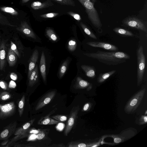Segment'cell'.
<instances>
[{
  "label": "cell",
  "instance_id": "17",
  "mask_svg": "<svg viewBox=\"0 0 147 147\" xmlns=\"http://www.w3.org/2000/svg\"><path fill=\"white\" fill-rule=\"evenodd\" d=\"M28 80V85L30 87L33 86L38 82V71L37 64H36Z\"/></svg>",
  "mask_w": 147,
  "mask_h": 147
},
{
  "label": "cell",
  "instance_id": "44",
  "mask_svg": "<svg viewBox=\"0 0 147 147\" xmlns=\"http://www.w3.org/2000/svg\"><path fill=\"white\" fill-rule=\"evenodd\" d=\"M9 141V139L3 140V141L1 143L0 146L4 147L7 144Z\"/></svg>",
  "mask_w": 147,
  "mask_h": 147
},
{
  "label": "cell",
  "instance_id": "31",
  "mask_svg": "<svg viewBox=\"0 0 147 147\" xmlns=\"http://www.w3.org/2000/svg\"><path fill=\"white\" fill-rule=\"evenodd\" d=\"M77 43L76 40L73 39L70 40L68 42L67 48L71 51H73L76 48Z\"/></svg>",
  "mask_w": 147,
  "mask_h": 147
},
{
  "label": "cell",
  "instance_id": "10",
  "mask_svg": "<svg viewBox=\"0 0 147 147\" xmlns=\"http://www.w3.org/2000/svg\"><path fill=\"white\" fill-rule=\"evenodd\" d=\"M56 94L55 90L47 93L39 100L35 107L36 111L38 110L48 104L55 97Z\"/></svg>",
  "mask_w": 147,
  "mask_h": 147
},
{
  "label": "cell",
  "instance_id": "12",
  "mask_svg": "<svg viewBox=\"0 0 147 147\" xmlns=\"http://www.w3.org/2000/svg\"><path fill=\"white\" fill-rule=\"evenodd\" d=\"M16 29L26 36L34 40L36 39V35L26 22H22L20 26Z\"/></svg>",
  "mask_w": 147,
  "mask_h": 147
},
{
  "label": "cell",
  "instance_id": "45",
  "mask_svg": "<svg viewBox=\"0 0 147 147\" xmlns=\"http://www.w3.org/2000/svg\"><path fill=\"white\" fill-rule=\"evenodd\" d=\"M11 78L13 80H16L17 79L16 74L14 73H12L10 75Z\"/></svg>",
  "mask_w": 147,
  "mask_h": 147
},
{
  "label": "cell",
  "instance_id": "26",
  "mask_svg": "<svg viewBox=\"0 0 147 147\" xmlns=\"http://www.w3.org/2000/svg\"><path fill=\"white\" fill-rule=\"evenodd\" d=\"M69 63V60L67 59L61 65L59 73V77L60 78H62L65 74L67 69Z\"/></svg>",
  "mask_w": 147,
  "mask_h": 147
},
{
  "label": "cell",
  "instance_id": "3",
  "mask_svg": "<svg viewBox=\"0 0 147 147\" xmlns=\"http://www.w3.org/2000/svg\"><path fill=\"white\" fill-rule=\"evenodd\" d=\"M86 9L90 20L93 26L98 28H100L102 24L96 10L94 6V3L87 0H78Z\"/></svg>",
  "mask_w": 147,
  "mask_h": 147
},
{
  "label": "cell",
  "instance_id": "33",
  "mask_svg": "<svg viewBox=\"0 0 147 147\" xmlns=\"http://www.w3.org/2000/svg\"><path fill=\"white\" fill-rule=\"evenodd\" d=\"M11 94L9 92L4 91L0 93V100L2 101L7 100L11 98Z\"/></svg>",
  "mask_w": 147,
  "mask_h": 147
},
{
  "label": "cell",
  "instance_id": "48",
  "mask_svg": "<svg viewBox=\"0 0 147 147\" xmlns=\"http://www.w3.org/2000/svg\"><path fill=\"white\" fill-rule=\"evenodd\" d=\"M147 110L146 111V113H145V115H146L147 114Z\"/></svg>",
  "mask_w": 147,
  "mask_h": 147
},
{
  "label": "cell",
  "instance_id": "14",
  "mask_svg": "<svg viewBox=\"0 0 147 147\" xmlns=\"http://www.w3.org/2000/svg\"><path fill=\"white\" fill-rule=\"evenodd\" d=\"M57 109L56 108H55L47 115L41 117L38 122V124L40 125H50L57 124L59 123V121L50 117L51 115L56 111Z\"/></svg>",
  "mask_w": 147,
  "mask_h": 147
},
{
  "label": "cell",
  "instance_id": "37",
  "mask_svg": "<svg viewBox=\"0 0 147 147\" xmlns=\"http://www.w3.org/2000/svg\"><path fill=\"white\" fill-rule=\"evenodd\" d=\"M11 49L15 52L16 55L19 58H20V53L18 51L16 46L15 44L12 41H11Z\"/></svg>",
  "mask_w": 147,
  "mask_h": 147
},
{
  "label": "cell",
  "instance_id": "28",
  "mask_svg": "<svg viewBox=\"0 0 147 147\" xmlns=\"http://www.w3.org/2000/svg\"><path fill=\"white\" fill-rule=\"evenodd\" d=\"M80 25L84 32L88 36L95 39H97L94 34L84 24L81 22L80 23Z\"/></svg>",
  "mask_w": 147,
  "mask_h": 147
},
{
  "label": "cell",
  "instance_id": "22",
  "mask_svg": "<svg viewBox=\"0 0 147 147\" xmlns=\"http://www.w3.org/2000/svg\"><path fill=\"white\" fill-rule=\"evenodd\" d=\"M53 4L50 1H46L41 3L39 1H35L32 3L31 4V7L35 10L42 9L52 6Z\"/></svg>",
  "mask_w": 147,
  "mask_h": 147
},
{
  "label": "cell",
  "instance_id": "23",
  "mask_svg": "<svg viewBox=\"0 0 147 147\" xmlns=\"http://www.w3.org/2000/svg\"><path fill=\"white\" fill-rule=\"evenodd\" d=\"M17 56L10 48L9 49L7 59L9 66L13 67L16 64L17 61Z\"/></svg>",
  "mask_w": 147,
  "mask_h": 147
},
{
  "label": "cell",
  "instance_id": "32",
  "mask_svg": "<svg viewBox=\"0 0 147 147\" xmlns=\"http://www.w3.org/2000/svg\"><path fill=\"white\" fill-rule=\"evenodd\" d=\"M53 0L61 5H71L73 6H75V2L73 0Z\"/></svg>",
  "mask_w": 147,
  "mask_h": 147
},
{
  "label": "cell",
  "instance_id": "35",
  "mask_svg": "<svg viewBox=\"0 0 147 147\" xmlns=\"http://www.w3.org/2000/svg\"><path fill=\"white\" fill-rule=\"evenodd\" d=\"M0 23L3 25H6L8 26H13L11 25L5 17L3 16L0 13Z\"/></svg>",
  "mask_w": 147,
  "mask_h": 147
},
{
  "label": "cell",
  "instance_id": "46",
  "mask_svg": "<svg viewBox=\"0 0 147 147\" xmlns=\"http://www.w3.org/2000/svg\"><path fill=\"white\" fill-rule=\"evenodd\" d=\"M30 0H22V2L23 3H25L27 2Z\"/></svg>",
  "mask_w": 147,
  "mask_h": 147
},
{
  "label": "cell",
  "instance_id": "25",
  "mask_svg": "<svg viewBox=\"0 0 147 147\" xmlns=\"http://www.w3.org/2000/svg\"><path fill=\"white\" fill-rule=\"evenodd\" d=\"M113 31L117 34L124 36H133L134 34L131 32L120 28H116L113 29Z\"/></svg>",
  "mask_w": 147,
  "mask_h": 147
},
{
  "label": "cell",
  "instance_id": "34",
  "mask_svg": "<svg viewBox=\"0 0 147 147\" xmlns=\"http://www.w3.org/2000/svg\"><path fill=\"white\" fill-rule=\"evenodd\" d=\"M51 117L59 122L64 121L67 119V117L64 115H53Z\"/></svg>",
  "mask_w": 147,
  "mask_h": 147
},
{
  "label": "cell",
  "instance_id": "4",
  "mask_svg": "<svg viewBox=\"0 0 147 147\" xmlns=\"http://www.w3.org/2000/svg\"><path fill=\"white\" fill-rule=\"evenodd\" d=\"M137 84L140 85L142 82L146 66V57L143 48L140 46L137 51Z\"/></svg>",
  "mask_w": 147,
  "mask_h": 147
},
{
  "label": "cell",
  "instance_id": "7",
  "mask_svg": "<svg viewBox=\"0 0 147 147\" xmlns=\"http://www.w3.org/2000/svg\"><path fill=\"white\" fill-rule=\"evenodd\" d=\"M16 111V107L13 101L5 104H0V119H5L12 116Z\"/></svg>",
  "mask_w": 147,
  "mask_h": 147
},
{
  "label": "cell",
  "instance_id": "36",
  "mask_svg": "<svg viewBox=\"0 0 147 147\" xmlns=\"http://www.w3.org/2000/svg\"><path fill=\"white\" fill-rule=\"evenodd\" d=\"M92 103L88 102L86 103L84 105L82 111L83 112H87L89 111L92 106Z\"/></svg>",
  "mask_w": 147,
  "mask_h": 147
},
{
  "label": "cell",
  "instance_id": "24",
  "mask_svg": "<svg viewBox=\"0 0 147 147\" xmlns=\"http://www.w3.org/2000/svg\"><path fill=\"white\" fill-rule=\"evenodd\" d=\"M116 71L115 70H112L106 73L100 74L97 79L98 82L99 83L103 82L110 77L115 73Z\"/></svg>",
  "mask_w": 147,
  "mask_h": 147
},
{
  "label": "cell",
  "instance_id": "30",
  "mask_svg": "<svg viewBox=\"0 0 147 147\" xmlns=\"http://www.w3.org/2000/svg\"><path fill=\"white\" fill-rule=\"evenodd\" d=\"M1 10L3 12L9 13L12 15L16 16L18 15V12L13 8L9 7H1Z\"/></svg>",
  "mask_w": 147,
  "mask_h": 147
},
{
  "label": "cell",
  "instance_id": "41",
  "mask_svg": "<svg viewBox=\"0 0 147 147\" xmlns=\"http://www.w3.org/2000/svg\"><path fill=\"white\" fill-rule=\"evenodd\" d=\"M67 13L78 21L80 20L81 19L80 16L78 14L74 13L72 12H68Z\"/></svg>",
  "mask_w": 147,
  "mask_h": 147
},
{
  "label": "cell",
  "instance_id": "47",
  "mask_svg": "<svg viewBox=\"0 0 147 147\" xmlns=\"http://www.w3.org/2000/svg\"><path fill=\"white\" fill-rule=\"evenodd\" d=\"M88 1H92V3H94L96 1V0H87Z\"/></svg>",
  "mask_w": 147,
  "mask_h": 147
},
{
  "label": "cell",
  "instance_id": "15",
  "mask_svg": "<svg viewBox=\"0 0 147 147\" xmlns=\"http://www.w3.org/2000/svg\"><path fill=\"white\" fill-rule=\"evenodd\" d=\"M38 52L36 49L33 52L30 60L28 74V78H29L32 71L35 67L36 63L38 58Z\"/></svg>",
  "mask_w": 147,
  "mask_h": 147
},
{
  "label": "cell",
  "instance_id": "19",
  "mask_svg": "<svg viewBox=\"0 0 147 147\" xmlns=\"http://www.w3.org/2000/svg\"><path fill=\"white\" fill-rule=\"evenodd\" d=\"M6 46L5 43L2 41L0 45V70H2L5 64Z\"/></svg>",
  "mask_w": 147,
  "mask_h": 147
},
{
  "label": "cell",
  "instance_id": "20",
  "mask_svg": "<svg viewBox=\"0 0 147 147\" xmlns=\"http://www.w3.org/2000/svg\"><path fill=\"white\" fill-rule=\"evenodd\" d=\"M81 67L87 76L91 78L95 77L96 70L94 67L85 65H82Z\"/></svg>",
  "mask_w": 147,
  "mask_h": 147
},
{
  "label": "cell",
  "instance_id": "38",
  "mask_svg": "<svg viewBox=\"0 0 147 147\" xmlns=\"http://www.w3.org/2000/svg\"><path fill=\"white\" fill-rule=\"evenodd\" d=\"M59 13H51L42 15L40 16L44 18H51L55 17Z\"/></svg>",
  "mask_w": 147,
  "mask_h": 147
},
{
  "label": "cell",
  "instance_id": "5",
  "mask_svg": "<svg viewBox=\"0 0 147 147\" xmlns=\"http://www.w3.org/2000/svg\"><path fill=\"white\" fill-rule=\"evenodd\" d=\"M137 133V130L134 128H129L121 131L118 134H111L106 135L113 139L115 144L122 143L128 140L135 136Z\"/></svg>",
  "mask_w": 147,
  "mask_h": 147
},
{
  "label": "cell",
  "instance_id": "2",
  "mask_svg": "<svg viewBox=\"0 0 147 147\" xmlns=\"http://www.w3.org/2000/svg\"><path fill=\"white\" fill-rule=\"evenodd\" d=\"M146 89L142 88L134 94L128 101L124 108L127 114L133 113L140 104L145 95Z\"/></svg>",
  "mask_w": 147,
  "mask_h": 147
},
{
  "label": "cell",
  "instance_id": "29",
  "mask_svg": "<svg viewBox=\"0 0 147 147\" xmlns=\"http://www.w3.org/2000/svg\"><path fill=\"white\" fill-rule=\"evenodd\" d=\"M46 34L47 36L52 40L55 41L57 40L58 38L52 29L50 28L47 29Z\"/></svg>",
  "mask_w": 147,
  "mask_h": 147
},
{
  "label": "cell",
  "instance_id": "1",
  "mask_svg": "<svg viewBox=\"0 0 147 147\" xmlns=\"http://www.w3.org/2000/svg\"><path fill=\"white\" fill-rule=\"evenodd\" d=\"M83 54L88 57L109 65H118L126 62L130 58L129 55L121 51L107 52L98 50L95 52Z\"/></svg>",
  "mask_w": 147,
  "mask_h": 147
},
{
  "label": "cell",
  "instance_id": "39",
  "mask_svg": "<svg viewBox=\"0 0 147 147\" xmlns=\"http://www.w3.org/2000/svg\"><path fill=\"white\" fill-rule=\"evenodd\" d=\"M139 124L142 125L146 124L147 123V116L142 115L141 116L139 119Z\"/></svg>",
  "mask_w": 147,
  "mask_h": 147
},
{
  "label": "cell",
  "instance_id": "6",
  "mask_svg": "<svg viewBox=\"0 0 147 147\" xmlns=\"http://www.w3.org/2000/svg\"><path fill=\"white\" fill-rule=\"evenodd\" d=\"M123 24L129 27L141 30L147 33L146 23L143 21L135 17H129L124 20Z\"/></svg>",
  "mask_w": 147,
  "mask_h": 147
},
{
  "label": "cell",
  "instance_id": "43",
  "mask_svg": "<svg viewBox=\"0 0 147 147\" xmlns=\"http://www.w3.org/2000/svg\"><path fill=\"white\" fill-rule=\"evenodd\" d=\"M0 86L3 89L6 90L7 89V84L3 81H0Z\"/></svg>",
  "mask_w": 147,
  "mask_h": 147
},
{
  "label": "cell",
  "instance_id": "40",
  "mask_svg": "<svg viewBox=\"0 0 147 147\" xmlns=\"http://www.w3.org/2000/svg\"><path fill=\"white\" fill-rule=\"evenodd\" d=\"M44 132L39 129H36L35 128L29 129V133L33 134H37L39 133Z\"/></svg>",
  "mask_w": 147,
  "mask_h": 147
},
{
  "label": "cell",
  "instance_id": "13",
  "mask_svg": "<svg viewBox=\"0 0 147 147\" xmlns=\"http://www.w3.org/2000/svg\"><path fill=\"white\" fill-rule=\"evenodd\" d=\"M74 87L76 89H86L87 91H89L92 89V84L78 76L76 78Z\"/></svg>",
  "mask_w": 147,
  "mask_h": 147
},
{
  "label": "cell",
  "instance_id": "18",
  "mask_svg": "<svg viewBox=\"0 0 147 147\" xmlns=\"http://www.w3.org/2000/svg\"><path fill=\"white\" fill-rule=\"evenodd\" d=\"M35 120V118L32 119L26 122L18 128H16L14 134V135L16 136L23 132H28L29 133V130L30 128V127L33 124Z\"/></svg>",
  "mask_w": 147,
  "mask_h": 147
},
{
  "label": "cell",
  "instance_id": "11",
  "mask_svg": "<svg viewBox=\"0 0 147 147\" xmlns=\"http://www.w3.org/2000/svg\"><path fill=\"white\" fill-rule=\"evenodd\" d=\"M87 44L91 47L96 48H100L105 50L116 51L119 49L116 46L105 42L98 41H90L86 43Z\"/></svg>",
  "mask_w": 147,
  "mask_h": 147
},
{
  "label": "cell",
  "instance_id": "42",
  "mask_svg": "<svg viewBox=\"0 0 147 147\" xmlns=\"http://www.w3.org/2000/svg\"><path fill=\"white\" fill-rule=\"evenodd\" d=\"M45 136V134L44 132L39 133L36 135V138L38 140H40L43 139Z\"/></svg>",
  "mask_w": 147,
  "mask_h": 147
},
{
  "label": "cell",
  "instance_id": "8",
  "mask_svg": "<svg viewBox=\"0 0 147 147\" xmlns=\"http://www.w3.org/2000/svg\"><path fill=\"white\" fill-rule=\"evenodd\" d=\"M80 109L79 105L74 106L72 109L64 130V134L65 136L68 135L74 126Z\"/></svg>",
  "mask_w": 147,
  "mask_h": 147
},
{
  "label": "cell",
  "instance_id": "9",
  "mask_svg": "<svg viewBox=\"0 0 147 147\" xmlns=\"http://www.w3.org/2000/svg\"><path fill=\"white\" fill-rule=\"evenodd\" d=\"M17 123L13 121L4 127L0 131V140L7 139L13 134L16 129Z\"/></svg>",
  "mask_w": 147,
  "mask_h": 147
},
{
  "label": "cell",
  "instance_id": "16",
  "mask_svg": "<svg viewBox=\"0 0 147 147\" xmlns=\"http://www.w3.org/2000/svg\"><path fill=\"white\" fill-rule=\"evenodd\" d=\"M100 144V142L94 141L92 142L76 141L70 142L68 146L69 147H92L93 145L96 144Z\"/></svg>",
  "mask_w": 147,
  "mask_h": 147
},
{
  "label": "cell",
  "instance_id": "21",
  "mask_svg": "<svg viewBox=\"0 0 147 147\" xmlns=\"http://www.w3.org/2000/svg\"><path fill=\"white\" fill-rule=\"evenodd\" d=\"M40 71L43 80L45 83H46V67L45 57L43 51L41 54L40 63Z\"/></svg>",
  "mask_w": 147,
  "mask_h": 147
},
{
  "label": "cell",
  "instance_id": "27",
  "mask_svg": "<svg viewBox=\"0 0 147 147\" xmlns=\"http://www.w3.org/2000/svg\"><path fill=\"white\" fill-rule=\"evenodd\" d=\"M25 95H23L18 103V112L19 115L20 117L22 116L24 112L25 104Z\"/></svg>",
  "mask_w": 147,
  "mask_h": 147
}]
</instances>
